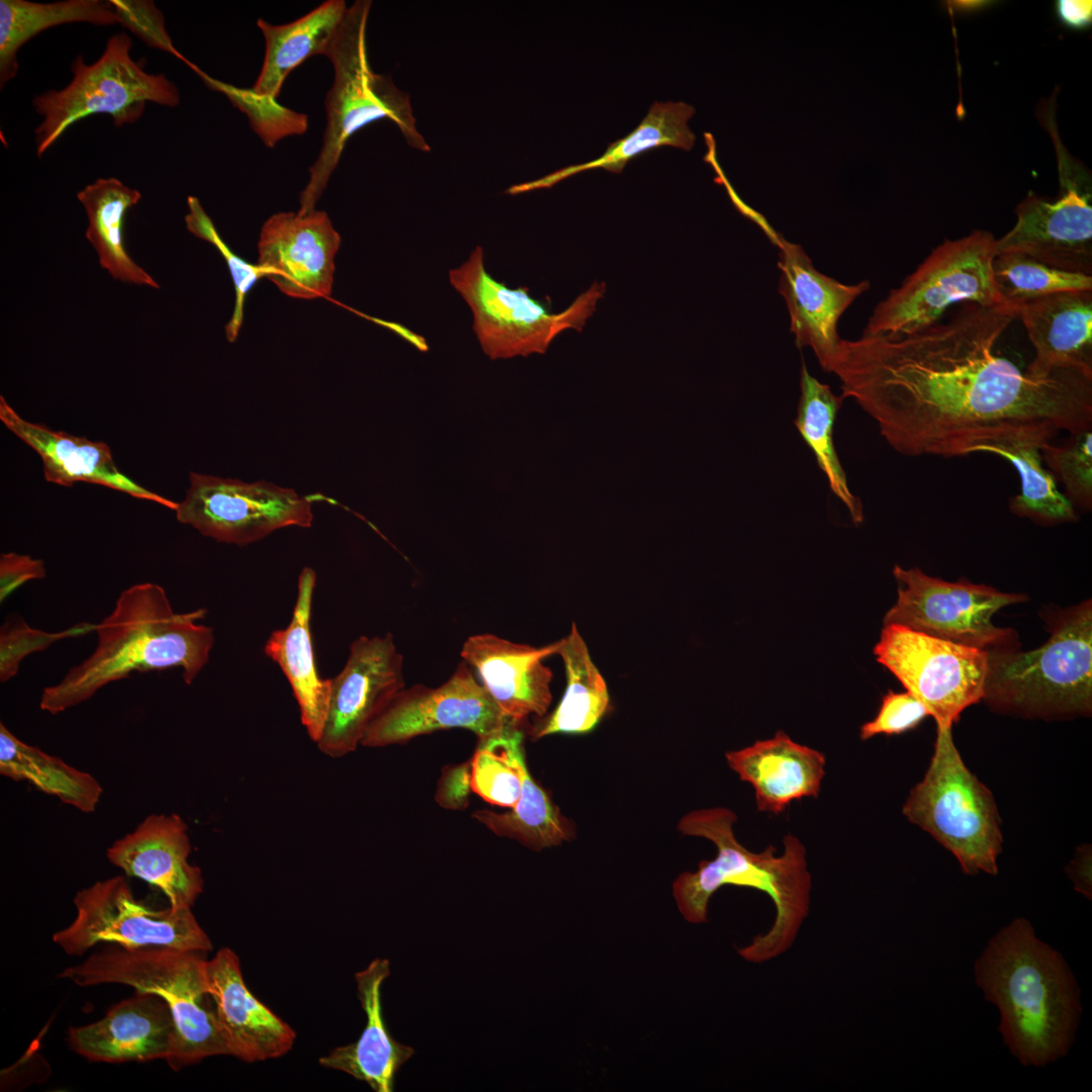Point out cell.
<instances>
[{"label": "cell", "mask_w": 1092, "mask_h": 1092, "mask_svg": "<svg viewBox=\"0 0 1092 1092\" xmlns=\"http://www.w3.org/2000/svg\"><path fill=\"white\" fill-rule=\"evenodd\" d=\"M95 627L96 624L83 622L61 632L49 633L31 628L21 618L11 619L0 632V680L5 682L13 677L26 655L44 650L61 639L95 631Z\"/></svg>", "instance_id": "cell-44"}, {"label": "cell", "mask_w": 1092, "mask_h": 1092, "mask_svg": "<svg viewBox=\"0 0 1092 1092\" xmlns=\"http://www.w3.org/2000/svg\"><path fill=\"white\" fill-rule=\"evenodd\" d=\"M992 706L1025 716L1087 715L1092 706V612L1074 609L1037 649L989 655L985 686Z\"/></svg>", "instance_id": "cell-7"}, {"label": "cell", "mask_w": 1092, "mask_h": 1092, "mask_svg": "<svg viewBox=\"0 0 1092 1092\" xmlns=\"http://www.w3.org/2000/svg\"><path fill=\"white\" fill-rule=\"evenodd\" d=\"M113 6L117 23L130 30L147 46L168 53L185 63L189 68L194 64L186 59L174 46L169 35L163 13L152 0H109Z\"/></svg>", "instance_id": "cell-45"}, {"label": "cell", "mask_w": 1092, "mask_h": 1092, "mask_svg": "<svg viewBox=\"0 0 1092 1092\" xmlns=\"http://www.w3.org/2000/svg\"><path fill=\"white\" fill-rule=\"evenodd\" d=\"M187 825L177 814H153L107 850L127 876L159 888L173 908H191L203 889L199 868L188 861Z\"/></svg>", "instance_id": "cell-23"}, {"label": "cell", "mask_w": 1092, "mask_h": 1092, "mask_svg": "<svg viewBox=\"0 0 1092 1092\" xmlns=\"http://www.w3.org/2000/svg\"><path fill=\"white\" fill-rule=\"evenodd\" d=\"M74 905L77 914L73 922L53 935L54 942L71 956H81L99 942L197 952L212 948L191 908L148 907L134 898L120 876L79 891Z\"/></svg>", "instance_id": "cell-12"}, {"label": "cell", "mask_w": 1092, "mask_h": 1092, "mask_svg": "<svg viewBox=\"0 0 1092 1092\" xmlns=\"http://www.w3.org/2000/svg\"><path fill=\"white\" fill-rule=\"evenodd\" d=\"M990 453L1006 459L1017 470L1020 491L1009 498V510L1043 525L1071 523L1078 511L1061 492L1052 472L1042 466L1040 446L1028 441L980 445L974 453Z\"/></svg>", "instance_id": "cell-38"}, {"label": "cell", "mask_w": 1092, "mask_h": 1092, "mask_svg": "<svg viewBox=\"0 0 1092 1092\" xmlns=\"http://www.w3.org/2000/svg\"><path fill=\"white\" fill-rule=\"evenodd\" d=\"M87 22L111 25L117 18L110 1L65 0L37 3L27 0H0V86L18 72L17 54L39 32L66 23Z\"/></svg>", "instance_id": "cell-34"}, {"label": "cell", "mask_w": 1092, "mask_h": 1092, "mask_svg": "<svg viewBox=\"0 0 1092 1092\" xmlns=\"http://www.w3.org/2000/svg\"><path fill=\"white\" fill-rule=\"evenodd\" d=\"M522 779L521 796L509 812L477 810L472 817L494 834L508 837L539 851L574 837L573 823L564 817L548 794L532 778L525 751L518 757Z\"/></svg>", "instance_id": "cell-37"}, {"label": "cell", "mask_w": 1092, "mask_h": 1092, "mask_svg": "<svg viewBox=\"0 0 1092 1092\" xmlns=\"http://www.w3.org/2000/svg\"><path fill=\"white\" fill-rule=\"evenodd\" d=\"M371 5L370 0H356L348 7L325 55L333 65L334 82L325 102L327 124L323 145L299 197L300 214L314 209L348 140L375 120H391L411 147L430 151L416 128L410 95L399 90L390 76L374 73L369 65L366 27Z\"/></svg>", "instance_id": "cell-5"}, {"label": "cell", "mask_w": 1092, "mask_h": 1092, "mask_svg": "<svg viewBox=\"0 0 1092 1092\" xmlns=\"http://www.w3.org/2000/svg\"><path fill=\"white\" fill-rule=\"evenodd\" d=\"M131 46L129 35L113 34L93 64H86L81 55L74 60L73 78L66 87L33 98L34 110L42 117L34 129L37 157L74 123L90 115L107 114L120 127L139 120L147 102L169 107L179 104L176 85L163 74L148 73L144 61L131 58Z\"/></svg>", "instance_id": "cell-10"}, {"label": "cell", "mask_w": 1092, "mask_h": 1092, "mask_svg": "<svg viewBox=\"0 0 1092 1092\" xmlns=\"http://www.w3.org/2000/svg\"><path fill=\"white\" fill-rule=\"evenodd\" d=\"M389 974L386 959H375L355 974L358 998L367 1018L365 1028L355 1042L337 1046L318 1060L323 1067L345 1072L376 1092L393 1091L396 1073L416 1053L395 1040L386 1027L381 986Z\"/></svg>", "instance_id": "cell-28"}, {"label": "cell", "mask_w": 1092, "mask_h": 1092, "mask_svg": "<svg viewBox=\"0 0 1092 1092\" xmlns=\"http://www.w3.org/2000/svg\"><path fill=\"white\" fill-rule=\"evenodd\" d=\"M1091 1L1059 0L1056 4L1060 20L1071 28H1085L1092 20Z\"/></svg>", "instance_id": "cell-51"}, {"label": "cell", "mask_w": 1092, "mask_h": 1092, "mask_svg": "<svg viewBox=\"0 0 1092 1092\" xmlns=\"http://www.w3.org/2000/svg\"><path fill=\"white\" fill-rule=\"evenodd\" d=\"M695 111L694 106L682 101H655L641 122L626 136L610 144L599 158L562 168L536 181L514 185L508 192L517 194L551 187L571 175L596 168L619 174L628 161L662 146L690 151L695 144L696 135L689 127L688 121Z\"/></svg>", "instance_id": "cell-32"}, {"label": "cell", "mask_w": 1092, "mask_h": 1092, "mask_svg": "<svg viewBox=\"0 0 1092 1092\" xmlns=\"http://www.w3.org/2000/svg\"><path fill=\"white\" fill-rule=\"evenodd\" d=\"M193 72L209 89L224 94L236 107L244 111L255 131L268 147H273L279 139L286 135L301 134L306 130V115L289 110L274 99L261 97L252 89L238 88L214 79L198 67Z\"/></svg>", "instance_id": "cell-41"}, {"label": "cell", "mask_w": 1092, "mask_h": 1092, "mask_svg": "<svg viewBox=\"0 0 1092 1092\" xmlns=\"http://www.w3.org/2000/svg\"><path fill=\"white\" fill-rule=\"evenodd\" d=\"M1055 200L1029 192L1016 206L1014 226L996 240V254L1018 253L1052 267L1092 275L1090 175L1073 160L1059 161Z\"/></svg>", "instance_id": "cell-16"}, {"label": "cell", "mask_w": 1092, "mask_h": 1092, "mask_svg": "<svg viewBox=\"0 0 1092 1092\" xmlns=\"http://www.w3.org/2000/svg\"><path fill=\"white\" fill-rule=\"evenodd\" d=\"M779 292L785 300L790 332L798 346L810 348L820 366L831 372L843 339L838 322L870 282L844 284L818 271L799 244L781 239Z\"/></svg>", "instance_id": "cell-20"}, {"label": "cell", "mask_w": 1092, "mask_h": 1092, "mask_svg": "<svg viewBox=\"0 0 1092 1092\" xmlns=\"http://www.w3.org/2000/svg\"><path fill=\"white\" fill-rule=\"evenodd\" d=\"M523 726L509 719L497 732L478 739L470 759L472 792L492 805L513 808L520 799L518 757L524 750Z\"/></svg>", "instance_id": "cell-39"}, {"label": "cell", "mask_w": 1092, "mask_h": 1092, "mask_svg": "<svg viewBox=\"0 0 1092 1092\" xmlns=\"http://www.w3.org/2000/svg\"><path fill=\"white\" fill-rule=\"evenodd\" d=\"M314 584V571L303 568L290 624L271 633L264 651L283 670L298 703L301 722L316 742L328 714L331 678H322L314 662L309 626Z\"/></svg>", "instance_id": "cell-29"}, {"label": "cell", "mask_w": 1092, "mask_h": 1092, "mask_svg": "<svg viewBox=\"0 0 1092 1092\" xmlns=\"http://www.w3.org/2000/svg\"><path fill=\"white\" fill-rule=\"evenodd\" d=\"M46 573L44 563L40 559L14 552L2 553L0 556V602L5 601L25 582L43 578Z\"/></svg>", "instance_id": "cell-47"}, {"label": "cell", "mask_w": 1092, "mask_h": 1092, "mask_svg": "<svg viewBox=\"0 0 1092 1092\" xmlns=\"http://www.w3.org/2000/svg\"><path fill=\"white\" fill-rule=\"evenodd\" d=\"M1017 312L965 303L948 321L888 339L843 340L831 372L841 395L906 456L961 457L985 444L1042 446L1092 428V375H1035L999 356Z\"/></svg>", "instance_id": "cell-1"}, {"label": "cell", "mask_w": 1092, "mask_h": 1092, "mask_svg": "<svg viewBox=\"0 0 1092 1092\" xmlns=\"http://www.w3.org/2000/svg\"><path fill=\"white\" fill-rule=\"evenodd\" d=\"M736 814L727 808L695 810L678 822L685 835L701 836L712 841L717 855L701 860L696 872L679 875L672 885L677 908L692 923L707 921L712 895L726 885L746 887L765 893L774 902L776 917L770 928L755 935L737 949L747 962L761 964L786 952L795 942L810 908L811 875L807 870L806 849L798 837H784V851L776 856L768 845L755 853L735 837Z\"/></svg>", "instance_id": "cell-4"}, {"label": "cell", "mask_w": 1092, "mask_h": 1092, "mask_svg": "<svg viewBox=\"0 0 1092 1092\" xmlns=\"http://www.w3.org/2000/svg\"><path fill=\"white\" fill-rule=\"evenodd\" d=\"M471 761L443 769L435 794L436 802L449 810H463L469 805Z\"/></svg>", "instance_id": "cell-48"}, {"label": "cell", "mask_w": 1092, "mask_h": 1092, "mask_svg": "<svg viewBox=\"0 0 1092 1092\" xmlns=\"http://www.w3.org/2000/svg\"><path fill=\"white\" fill-rule=\"evenodd\" d=\"M0 774L14 781H26L85 813L96 809L102 795V787L90 774L26 744L3 723L0 724Z\"/></svg>", "instance_id": "cell-36"}, {"label": "cell", "mask_w": 1092, "mask_h": 1092, "mask_svg": "<svg viewBox=\"0 0 1092 1092\" xmlns=\"http://www.w3.org/2000/svg\"><path fill=\"white\" fill-rule=\"evenodd\" d=\"M347 10L344 0H327L286 24L275 25L259 18L265 55L252 91L276 100L285 79L296 67L310 57L326 55Z\"/></svg>", "instance_id": "cell-30"}, {"label": "cell", "mask_w": 1092, "mask_h": 1092, "mask_svg": "<svg viewBox=\"0 0 1092 1092\" xmlns=\"http://www.w3.org/2000/svg\"><path fill=\"white\" fill-rule=\"evenodd\" d=\"M704 136L708 148V151L704 156V161L709 163L717 173V177L715 180L726 187L727 192L736 208L743 215L753 220L763 231V233L770 240V242L774 245L778 246L781 242L782 236L774 230V228L768 223V221L761 213L757 212L756 210L745 204L738 196V194L726 178L725 173L718 162L714 136L710 132H705Z\"/></svg>", "instance_id": "cell-49"}, {"label": "cell", "mask_w": 1092, "mask_h": 1092, "mask_svg": "<svg viewBox=\"0 0 1092 1092\" xmlns=\"http://www.w3.org/2000/svg\"><path fill=\"white\" fill-rule=\"evenodd\" d=\"M177 520L218 542L247 545L277 529L310 527L311 504L293 489L270 482L190 473Z\"/></svg>", "instance_id": "cell-15"}, {"label": "cell", "mask_w": 1092, "mask_h": 1092, "mask_svg": "<svg viewBox=\"0 0 1092 1092\" xmlns=\"http://www.w3.org/2000/svg\"><path fill=\"white\" fill-rule=\"evenodd\" d=\"M1066 872L1073 882L1075 890L1091 899L1092 882L1090 846L1084 845L1077 851L1076 857L1070 862Z\"/></svg>", "instance_id": "cell-50"}, {"label": "cell", "mask_w": 1092, "mask_h": 1092, "mask_svg": "<svg viewBox=\"0 0 1092 1092\" xmlns=\"http://www.w3.org/2000/svg\"><path fill=\"white\" fill-rule=\"evenodd\" d=\"M0 420L39 455L47 481L63 486H72L77 481L95 483L176 510L178 503L145 488L123 474L115 465L111 450L105 443L28 422L8 404L3 395L0 396Z\"/></svg>", "instance_id": "cell-25"}, {"label": "cell", "mask_w": 1092, "mask_h": 1092, "mask_svg": "<svg viewBox=\"0 0 1092 1092\" xmlns=\"http://www.w3.org/2000/svg\"><path fill=\"white\" fill-rule=\"evenodd\" d=\"M449 279L471 308L474 332L491 360L545 353L559 333L582 328L605 290L604 284H595L565 310L554 313L532 298L526 287L511 289L492 278L479 246L460 267L450 270Z\"/></svg>", "instance_id": "cell-11"}, {"label": "cell", "mask_w": 1092, "mask_h": 1092, "mask_svg": "<svg viewBox=\"0 0 1092 1092\" xmlns=\"http://www.w3.org/2000/svg\"><path fill=\"white\" fill-rule=\"evenodd\" d=\"M997 289L1016 312L1024 302L1070 290H1092V275L1061 270L1018 253H998L993 261Z\"/></svg>", "instance_id": "cell-40"}, {"label": "cell", "mask_w": 1092, "mask_h": 1092, "mask_svg": "<svg viewBox=\"0 0 1092 1092\" xmlns=\"http://www.w3.org/2000/svg\"><path fill=\"white\" fill-rule=\"evenodd\" d=\"M204 967L205 960L197 951L164 946L126 948L111 943L58 977L82 987L123 984L165 999L176 1026L167 1062L179 1070L207 1057L229 1055L209 1001Z\"/></svg>", "instance_id": "cell-6"}, {"label": "cell", "mask_w": 1092, "mask_h": 1092, "mask_svg": "<svg viewBox=\"0 0 1092 1092\" xmlns=\"http://www.w3.org/2000/svg\"><path fill=\"white\" fill-rule=\"evenodd\" d=\"M800 399L794 424L803 441L815 456L818 467L824 473L832 493L844 505L855 525L863 521L860 499L855 496L847 482L845 471L838 458L833 441L836 416L844 397L832 392L802 362L800 375Z\"/></svg>", "instance_id": "cell-35"}, {"label": "cell", "mask_w": 1092, "mask_h": 1092, "mask_svg": "<svg viewBox=\"0 0 1092 1092\" xmlns=\"http://www.w3.org/2000/svg\"><path fill=\"white\" fill-rule=\"evenodd\" d=\"M509 720L498 709L472 668L461 662L437 688H403L371 723L361 745L401 744L439 730L463 728L478 739L497 732Z\"/></svg>", "instance_id": "cell-17"}, {"label": "cell", "mask_w": 1092, "mask_h": 1092, "mask_svg": "<svg viewBox=\"0 0 1092 1092\" xmlns=\"http://www.w3.org/2000/svg\"><path fill=\"white\" fill-rule=\"evenodd\" d=\"M1042 461L1065 487V495L1077 511L1092 509V429L1070 434L1061 445L1040 447Z\"/></svg>", "instance_id": "cell-42"}, {"label": "cell", "mask_w": 1092, "mask_h": 1092, "mask_svg": "<svg viewBox=\"0 0 1092 1092\" xmlns=\"http://www.w3.org/2000/svg\"><path fill=\"white\" fill-rule=\"evenodd\" d=\"M187 204L189 212L185 216V222L188 231L197 238L212 244L230 269L236 289V301L233 315L225 325V336L230 342H234L243 324L245 298L258 280L265 277V273L258 264H250L233 253L218 235L198 198L189 196Z\"/></svg>", "instance_id": "cell-43"}, {"label": "cell", "mask_w": 1092, "mask_h": 1092, "mask_svg": "<svg viewBox=\"0 0 1092 1092\" xmlns=\"http://www.w3.org/2000/svg\"><path fill=\"white\" fill-rule=\"evenodd\" d=\"M204 973L229 1056L254 1063L280 1058L291 1050L294 1029L253 996L232 949L220 948L205 960Z\"/></svg>", "instance_id": "cell-21"}, {"label": "cell", "mask_w": 1092, "mask_h": 1092, "mask_svg": "<svg viewBox=\"0 0 1092 1092\" xmlns=\"http://www.w3.org/2000/svg\"><path fill=\"white\" fill-rule=\"evenodd\" d=\"M557 646L558 641L534 647L482 633L469 636L460 655L504 716L524 723L530 715L544 716L551 704L552 671L543 660L556 654Z\"/></svg>", "instance_id": "cell-22"}, {"label": "cell", "mask_w": 1092, "mask_h": 1092, "mask_svg": "<svg viewBox=\"0 0 1092 1092\" xmlns=\"http://www.w3.org/2000/svg\"><path fill=\"white\" fill-rule=\"evenodd\" d=\"M556 654L565 667L566 689L558 706L531 728L533 739L556 733L588 732L609 707L606 681L574 623L569 634L558 640Z\"/></svg>", "instance_id": "cell-33"}, {"label": "cell", "mask_w": 1092, "mask_h": 1092, "mask_svg": "<svg viewBox=\"0 0 1092 1092\" xmlns=\"http://www.w3.org/2000/svg\"><path fill=\"white\" fill-rule=\"evenodd\" d=\"M403 688V657L392 635L357 638L344 668L331 678L328 714L316 741L320 750L335 758L354 751Z\"/></svg>", "instance_id": "cell-18"}, {"label": "cell", "mask_w": 1092, "mask_h": 1092, "mask_svg": "<svg viewBox=\"0 0 1092 1092\" xmlns=\"http://www.w3.org/2000/svg\"><path fill=\"white\" fill-rule=\"evenodd\" d=\"M927 716V708L909 692L889 691L877 716L860 727L859 737L868 740L879 734H902L916 728Z\"/></svg>", "instance_id": "cell-46"}, {"label": "cell", "mask_w": 1092, "mask_h": 1092, "mask_svg": "<svg viewBox=\"0 0 1092 1092\" xmlns=\"http://www.w3.org/2000/svg\"><path fill=\"white\" fill-rule=\"evenodd\" d=\"M975 982L999 1010L998 1030L1023 1066L1043 1067L1074 1043L1082 1006L1066 960L1016 918L988 941L974 965Z\"/></svg>", "instance_id": "cell-2"}, {"label": "cell", "mask_w": 1092, "mask_h": 1092, "mask_svg": "<svg viewBox=\"0 0 1092 1092\" xmlns=\"http://www.w3.org/2000/svg\"><path fill=\"white\" fill-rule=\"evenodd\" d=\"M205 615L203 608L175 613L166 590L157 583L127 587L112 612L96 624L94 651L58 684L43 689L40 710L64 712L135 671L179 667L184 681L191 685L214 642L212 628L196 623Z\"/></svg>", "instance_id": "cell-3"}, {"label": "cell", "mask_w": 1092, "mask_h": 1092, "mask_svg": "<svg viewBox=\"0 0 1092 1092\" xmlns=\"http://www.w3.org/2000/svg\"><path fill=\"white\" fill-rule=\"evenodd\" d=\"M995 248L996 239L986 231L945 240L877 304L862 336L895 339L915 334L938 323L954 304L1011 308L995 283Z\"/></svg>", "instance_id": "cell-9"}, {"label": "cell", "mask_w": 1092, "mask_h": 1092, "mask_svg": "<svg viewBox=\"0 0 1092 1092\" xmlns=\"http://www.w3.org/2000/svg\"><path fill=\"white\" fill-rule=\"evenodd\" d=\"M874 653L927 708L937 728H951L965 709L984 699L989 671L985 649L890 624L884 626Z\"/></svg>", "instance_id": "cell-13"}, {"label": "cell", "mask_w": 1092, "mask_h": 1092, "mask_svg": "<svg viewBox=\"0 0 1092 1092\" xmlns=\"http://www.w3.org/2000/svg\"><path fill=\"white\" fill-rule=\"evenodd\" d=\"M725 756L740 780L752 786L758 811L779 815L793 801L820 793L824 753L795 742L782 730Z\"/></svg>", "instance_id": "cell-26"}, {"label": "cell", "mask_w": 1092, "mask_h": 1092, "mask_svg": "<svg viewBox=\"0 0 1092 1092\" xmlns=\"http://www.w3.org/2000/svg\"><path fill=\"white\" fill-rule=\"evenodd\" d=\"M1035 356L1025 369L1035 375L1074 370L1092 375V290L1048 294L1019 305Z\"/></svg>", "instance_id": "cell-27"}, {"label": "cell", "mask_w": 1092, "mask_h": 1092, "mask_svg": "<svg viewBox=\"0 0 1092 1092\" xmlns=\"http://www.w3.org/2000/svg\"><path fill=\"white\" fill-rule=\"evenodd\" d=\"M364 316H366V315H364ZM366 317L370 318L372 322H374L376 324L387 327V329L393 331L394 333H396L397 335L401 336L403 339H405L406 341L412 343L418 350H420L422 352H427L429 350V347H428V345H427V343H426V341H425V339L423 337L415 334L414 332H412L408 329L402 327L401 325L396 324V323H392V322H387V321L375 318V317H369V316H366Z\"/></svg>", "instance_id": "cell-52"}, {"label": "cell", "mask_w": 1092, "mask_h": 1092, "mask_svg": "<svg viewBox=\"0 0 1092 1092\" xmlns=\"http://www.w3.org/2000/svg\"><path fill=\"white\" fill-rule=\"evenodd\" d=\"M896 604L886 613L884 626L902 625L933 637L985 649L1009 638L1010 631L996 627L993 616L1024 597L1006 594L969 581L950 582L932 577L919 568L896 565Z\"/></svg>", "instance_id": "cell-14"}, {"label": "cell", "mask_w": 1092, "mask_h": 1092, "mask_svg": "<svg viewBox=\"0 0 1092 1092\" xmlns=\"http://www.w3.org/2000/svg\"><path fill=\"white\" fill-rule=\"evenodd\" d=\"M176 1035L171 1009L161 996L139 992L93 1023L71 1027L70 1048L93 1062L168 1060Z\"/></svg>", "instance_id": "cell-24"}, {"label": "cell", "mask_w": 1092, "mask_h": 1092, "mask_svg": "<svg viewBox=\"0 0 1092 1092\" xmlns=\"http://www.w3.org/2000/svg\"><path fill=\"white\" fill-rule=\"evenodd\" d=\"M77 198L88 217L85 236L96 250L101 268L122 282L160 288L131 259L124 245V218L127 210L142 199L141 192L117 178H99L79 191Z\"/></svg>", "instance_id": "cell-31"}, {"label": "cell", "mask_w": 1092, "mask_h": 1092, "mask_svg": "<svg viewBox=\"0 0 1092 1092\" xmlns=\"http://www.w3.org/2000/svg\"><path fill=\"white\" fill-rule=\"evenodd\" d=\"M902 813L950 851L966 874H997L1002 833L996 803L965 764L951 728H937L927 770Z\"/></svg>", "instance_id": "cell-8"}, {"label": "cell", "mask_w": 1092, "mask_h": 1092, "mask_svg": "<svg viewBox=\"0 0 1092 1092\" xmlns=\"http://www.w3.org/2000/svg\"><path fill=\"white\" fill-rule=\"evenodd\" d=\"M340 244L341 237L325 211L279 212L261 229L257 264L290 297H328Z\"/></svg>", "instance_id": "cell-19"}]
</instances>
